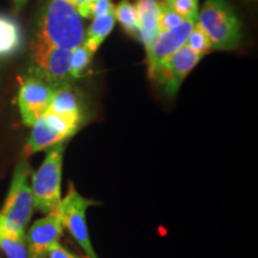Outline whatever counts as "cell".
I'll list each match as a JSON object with an SVG mask.
<instances>
[{"label": "cell", "instance_id": "6da1fadb", "mask_svg": "<svg viewBox=\"0 0 258 258\" xmlns=\"http://www.w3.org/2000/svg\"><path fill=\"white\" fill-rule=\"evenodd\" d=\"M85 38L83 19L67 0H48L37 17L32 40L72 51Z\"/></svg>", "mask_w": 258, "mask_h": 258}, {"label": "cell", "instance_id": "7a4b0ae2", "mask_svg": "<svg viewBox=\"0 0 258 258\" xmlns=\"http://www.w3.org/2000/svg\"><path fill=\"white\" fill-rule=\"evenodd\" d=\"M198 19L213 50H234L240 46L243 23L228 0H206Z\"/></svg>", "mask_w": 258, "mask_h": 258}, {"label": "cell", "instance_id": "3957f363", "mask_svg": "<svg viewBox=\"0 0 258 258\" xmlns=\"http://www.w3.org/2000/svg\"><path fill=\"white\" fill-rule=\"evenodd\" d=\"M30 172L31 169L28 161L25 159L19 161L0 212V221L10 230L18 233H25V228L35 208L31 186L29 184Z\"/></svg>", "mask_w": 258, "mask_h": 258}, {"label": "cell", "instance_id": "277c9868", "mask_svg": "<svg viewBox=\"0 0 258 258\" xmlns=\"http://www.w3.org/2000/svg\"><path fill=\"white\" fill-rule=\"evenodd\" d=\"M63 151V143L48 148L43 163L31 177L34 207L40 212L54 211L61 201Z\"/></svg>", "mask_w": 258, "mask_h": 258}, {"label": "cell", "instance_id": "5b68a950", "mask_svg": "<svg viewBox=\"0 0 258 258\" xmlns=\"http://www.w3.org/2000/svg\"><path fill=\"white\" fill-rule=\"evenodd\" d=\"M71 51L31 40L28 74L37 77L54 89L70 85L73 79L70 73Z\"/></svg>", "mask_w": 258, "mask_h": 258}, {"label": "cell", "instance_id": "8992f818", "mask_svg": "<svg viewBox=\"0 0 258 258\" xmlns=\"http://www.w3.org/2000/svg\"><path fill=\"white\" fill-rule=\"evenodd\" d=\"M202 57L184 44L170 59L148 70V77L167 96L173 97Z\"/></svg>", "mask_w": 258, "mask_h": 258}, {"label": "cell", "instance_id": "52a82bcc", "mask_svg": "<svg viewBox=\"0 0 258 258\" xmlns=\"http://www.w3.org/2000/svg\"><path fill=\"white\" fill-rule=\"evenodd\" d=\"M92 203L91 200L80 195L74 185L71 184L69 192L63 199H61L57 209L60 212L62 226L69 230L84 252L88 254L89 258H98L90 239L88 222H86V211Z\"/></svg>", "mask_w": 258, "mask_h": 258}, {"label": "cell", "instance_id": "ba28073f", "mask_svg": "<svg viewBox=\"0 0 258 258\" xmlns=\"http://www.w3.org/2000/svg\"><path fill=\"white\" fill-rule=\"evenodd\" d=\"M55 89L37 77L27 74L21 83L18 92V106L22 121L32 127L49 108Z\"/></svg>", "mask_w": 258, "mask_h": 258}, {"label": "cell", "instance_id": "9c48e42d", "mask_svg": "<svg viewBox=\"0 0 258 258\" xmlns=\"http://www.w3.org/2000/svg\"><path fill=\"white\" fill-rule=\"evenodd\" d=\"M62 221L57 207L44 218L35 221L27 234L29 258H44L54 244L59 243L62 233Z\"/></svg>", "mask_w": 258, "mask_h": 258}, {"label": "cell", "instance_id": "30bf717a", "mask_svg": "<svg viewBox=\"0 0 258 258\" xmlns=\"http://www.w3.org/2000/svg\"><path fill=\"white\" fill-rule=\"evenodd\" d=\"M196 19L185 18L182 24L171 29L169 31L159 32L156 40L147 48V70L153 69L177 53L186 44L190 32H191Z\"/></svg>", "mask_w": 258, "mask_h": 258}, {"label": "cell", "instance_id": "8fae6325", "mask_svg": "<svg viewBox=\"0 0 258 258\" xmlns=\"http://www.w3.org/2000/svg\"><path fill=\"white\" fill-rule=\"evenodd\" d=\"M25 47V32L15 16L0 12V62L19 55Z\"/></svg>", "mask_w": 258, "mask_h": 258}, {"label": "cell", "instance_id": "7c38bea8", "mask_svg": "<svg viewBox=\"0 0 258 258\" xmlns=\"http://www.w3.org/2000/svg\"><path fill=\"white\" fill-rule=\"evenodd\" d=\"M48 111L83 124L85 112H84L82 93L78 89L72 86V84L55 89Z\"/></svg>", "mask_w": 258, "mask_h": 258}, {"label": "cell", "instance_id": "4fadbf2b", "mask_svg": "<svg viewBox=\"0 0 258 258\" xmlns=\"http://www.w3.org/2000/svg\"><path fill=\"white\" fill-rule=\"evenodd\" d=\"M159 5L160 0H135L134 6L139 16V40L146 49L159 35Z\"/></svg>", "mask_w": 258, "mask_h": 258}, {"label": "cell", "instance_id": "5bb4252c", "mask_svg": "<svg viewBox=\"0 0 258 258\" xmlns=\"http://www.w3.org/2000/svg\"><path fill=\"white\" fill-rule=\"evenodd\" d=\"M61 143H64L63 138L47 124L42 115L32 125L31 134L27 144V152L29 154L37 153Z\"/></svg>", "mask_w": 258, "mask_h": 258}, {"label": "cell", "instance_id": "9a60e30c", "mask_svg": "<svg viewBox=\"0 0 258 258\" xmlns=\"http://www.w3.org/2000/svg\"><path fill=\"white\" fill-rule=\"evenodd\" d=\"M116 19L112 14L102 16V17L93 18L91 25L85 32V38H84V44L91 49L93 53L98 50V48L102 46L105 38L110 35L112 29L115 27Z\"/></svg>", "mask_w": 258, "mask_h": 258}, {"label": "cell", "instance_id": "2e32d148", "mask_svg": "<svg viewBox=\"0 0 258 258\" xmlns=\"http://www.w3.org/2000/svg\"><path fill=\"white\" fill-rule=\"evenodd\" d=\"M0 250L8 258H29L27 234L11 231L0 221Z\"/></svg>", "mask_w": 258, "mask_h": 258}, {"label": "cell", "instance_id": "e0dca14e", "mask_svg": "<svg viewBox=\"0 0 258 258\" xmlns=\"http://www.w3.org/2000/svg\"><path fill=\"white\" fill-rule=\"evenodd\" d=\"M114 16L128 36L139 38L138 11L129 0H121L120 4L115 6Z\"/></svg>", "mask_w": 258, "mask_h": 258}, {"label": "cell", "instance_id": "ac0fdd59", "mask_svg": "<svg viewBox=\"0 0 258 258\" xmlns=\"http://www.w3.org/2000/svg\"><path fill=\"white\" fill-rule=\"evenodd\" d=\"M93 55H95V53L91 49H89L84 43L71 51L70 73L73 80L84 77V74L91 66Z\"/></svg>", "mask_w": 258, "mask_h": 258}, {"label": "cell", "instance_id": "d6986e66", "mask_svg": "<svg viewBox=\"0 0 258 258\" xmlns=\"http://www.w3.org/2000/svg\"><path fill=\"white\" fill-rule=\"evenodd\" d=\"M114 9L112 0H88L85 4L79 6L77 11L83 18H97L112 14Z\"/></svg>", "mask_w": 258, "mask_h": 258}, {"label": "cell", "instance_id": "ffe728a7", "mask_svg": "<svg viewBox=\"0 0 258 258\" xmlns=\"http://www.w3.org/2000/svg\"><path fill=\"white\" fill-rule=\"evenodd\" d=\"M186 46L191 48L195 53H198L202 56H205L206 54L211 53L213 50L211 40H209L207 34H206L205 30H203L198 22H196L191 32H190L188 41H186Z\"/></svg>", "mask_w": 258, "mask_h": 258}, {"label": "cell", "instance_id": "44dd1931", "mask_svg": "<svg viewBox=\"0 0 258 258\" xmlns=\"http://www.w3.org/2000/svg\"><path fill=\"white\" fill-rule=\"evenodd\" d=\"M185 18L179 16L177 12L173 11L170 8L169 4L165 2L160 0L159 5V18H158V28H159V32L169 31L171 29L178 27L179 24L183 23Z\"/></svg>", "mask_w": 258, "mask_h": 258}, {"label": "cell", "instance_id": "7402d4cb", "mask_svg": "<svg viewBox=\"0 0 258 258\" xmlns=\"http://www.w3.org/2000/svg\"><path fill=\"white\" fill-rule=\"evenodd\" d=\"M166 4L183 18L198 19L199 0H170Z\"/></svg>", "mask_w": 258, "mask_h": 258}, {"label": "cell", "instance_id": "603a6c76", "mask_svg": "<svg viewBox=\"0 0 258 258\" xmlns=\"http://www.w3.org/2000/svg\"><path fill=\"white\" fill-rule=\"evenodd\" d=\"M48 258H78L76 254L71 253L69 250H66L62 245L56 243L50 247L47 253Z\"/></svg>", "mask_w": 258, "mask_h": 258}, {"label": "cell", "instance_id": "cb8c5ba5", "mask_svg": "<svg viewBox=\"0 0 258 258\" xmlns=\"http://www.w3.org/2000/svg\"><path fill=\"white\" fill-rule=\"evenodd\" d=\"M28 0H14V11L16 14L21 12V10L27 5Z\"/></svg>", "mask_w": 258, "mask_h": 258}, {"label": "cell", "instance_id": "d4e9b609", "mask_svg": "<svg viewBox=\"0 0 258 258\" xmlns=\"http://www.w3.org/2000/svg\"><path fill=\"white\" fill-rule=\"evenodd\" d=\"M67 2H69L70 4H72L76 9H78L79 6H82L83 4H85V3L88 2V0H67Z\"/></svg>", "mask_w": 258, "mask_h": 258}, {"label": "cell", "instance_id": "484cf974", "mask_svg": "<svg viewBox=\"0 0 258 258\" xmlns=\"http://www.w3.org/2000/svg\"><path fill=\"white\" fill-rule=\"evenodd\" d=\"M2 70H3V63L0 62V85H2Z\"/></svg>", "mask_w": 258, "mask_h": 258}, {"label": "cell", "instance_id": "4316f807", "mask_svg": "<svg viewBox=\"0 0 258 258\" xmlns=\"http://www.w3.org/2000/svg\"><path fill=\"white\" fill-rule=\"evenodd\" d=\"M246 2H247V3H256L257 0H246Z\"/></svg>", "mask_w": 258, "mask_h": 258}, {"label": "cell", "instance_id": "83f0119b", "mask_svg": "<svg viewBox=\"0 0 258 258\" xmlns=\"http://www.w3.org/2000/svg\"><path fill=\"white\" fill-rule=\"evenodd\" d=\"M163 2H165V3H167V2H170V0H163Z\"/></svg>", "mask_w": 258, "mask_h": 258}]
</instances>
